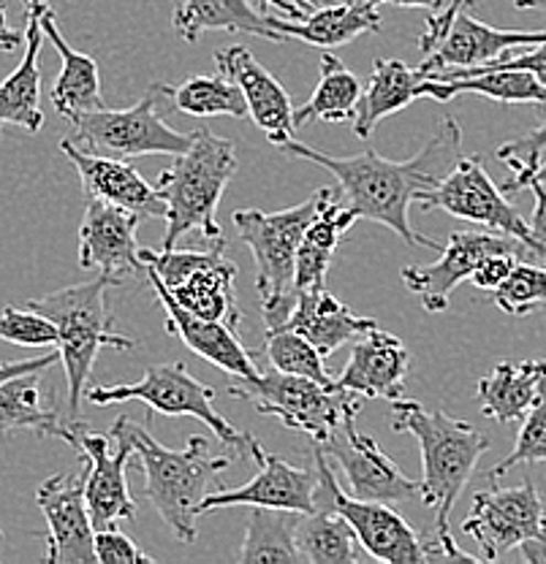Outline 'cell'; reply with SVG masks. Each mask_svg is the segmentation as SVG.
<instances>
[{
	"label": "cell",
	"mask_w": 546,
	"mask_h": 564,
	"mask_svg": "<svg viewBox=\"0 0 546 564\" xmlns=\"http://www.w3.org/2000/svg\"><path fill=\"white\" fill-rule=\"evenodd\" d=\"M416 204L421 212L443 209L451 217L479 223L495 234H508L531 247L538 258H546V245L533 237L531 223L508 202V193L490 180L481 158L462 155L436 191L425 193Z\"/></svg>",
	"instance_id": "obj_11"
},
{
	"label": "cell",
	"mask_w": 546,
	"mask_h": 564,
	"mask_svg": "<svg viewBox=\"0 0 546 564\" xmlns=\"http://www.w3.org/2000/svg\"><path fill=\"white\" fill-rule=\"evenodd\" d=\"M61 361V352H46V356H36V358H20V361H6L0 364V383L14 375H25V372H44L50 369L52 364Z\"/></svg>",
	"instance_id": "obj_47"
},
{
	"label": "cell",
	"mask_w": 546,
	"mask_h": 564,
	"mask_svg": "<svg viewBox=\"0 0 546 564\" xmlns=\"http://www.w3.org/2000/svg\"><path fill=\"white\" fill-rule=\"evenodd\" d=\"M172 109L191 117H245L248 101L234 79H228L223 70L207 76L199 74L191 79L172 85Z\"/></svg>",
	"instance_id": "obj_37"
},
{
	"label": "cell",
	"mask_w": 546,
	"mask_h": 564,
	"mask_svg": "<svg viewBox=\"0 0 546 564\" xmlns=\"http://www.w3.org/2000/svg\"><path fill=\"white\" fill-rule=\"evenodd\" d=\"M334 508L345 516L360 538L367 556L386 564H425L430 562L427 543L416 534V529L392 508L389 502H370L356 499L340 486L332 473Z\"/></svg>",
	"instance_id": "obj_19"
},
{
	"label": "cell",
	"mask_w": 546,
	"mask_h": 564,
	"mask_svg": "<svg viewBox=\"0 0 546 564\" xmlns=\"http://www.w3.org/2000/svg\"><path fill=\"white\" fill-rule=\"evenodd\" d=\"M490 489L473 497L462 532L479 543L481 560L495 562L527 540H546V516L542 494L533 480L501 489L490 480Z\"/></svg>",
	"instance_id": "obj_12"
},
{
	"label": "cell",
	"mask_w": 546,
	"mask_h": 564,
	"mask_svg": "<svg viewBox=\"0 0 546 564\" xmlns=\"http://www.w3.org/2000/svg\"><path fill=\"white\" fill-rule=\"evenodd\" d=\"M109 434L131 445L133 456L144 469L147 499L169 527V532L180 543H196L199 502L207 497L213 486L221 484L218 475L234 462V456L210 454V440L202 434H193L182 451H172L126 415L115 421Z\"/></svg>",
	"instance_id": "obj_3"
},
{
	"label": "cell",
	"mask_w": 546,
	"mask_h": 564,
	"mask_svg": "<svg viewBox=\"0 0 546 564\" xmlns=\"http://www.w3.org/2000/svg\"><path fill=\"white\" fill-rule=\"evenodd\" d=\"M410 367V352L400 337L384 332V328H370L360 339H354L351 358L340 372L338 386L360 393L364 399H405V375Z\"/></svg>",
	"instance_id": "obj_24"
},
{
	"label": "cell",
	"mask_w": 546,
	"mask_h": 564,
	"mask_svg": "<svg viewBox=\"0 0 546 564\" xmlns=\"http://www.w3.org/2000/svg\"><path fill=\"white\" fill-rule=\"evenodd\" d=\"M324 448L340 464L349 484V494L356 499H370V502H389L400 505L421 497V484L403 473L389 456L381 451L367 434L356 432L354 423L340 429L329 443H315Z\"/></svg>",
	"instance_id": "obj_17"
},
{
	"label": "cell",
	"mask_w": 546,
	"mask_h": 564,
	"mask_svg": "<svg viewBox=\"0 0 546 564\" xmlns=\"http://www.w3.org/2000/svg\"><path fill=\"white\" fill-rule=\"evenodd\" d=\"M362 85L356 74L343 66L334 55L321 57V79L315 85L308 104L293 109V126L302 128L304 122H354L362 101Z\"/></svg>",
	"instance_id": "obj_36"
},
{
	"label": "cell",
	"mask_w": 546,
	"mask_h": 564,
	"mask_svg": "<svg viewBox=\"0 0 546 564\" xmlns=\"http://www.w3.org/2000/svg\"><path fill=\"white\" fill-rule=\"evenodd\" d=\"M546 386V361H501L479 380L481 413L497 423L520 421L531 413Z\"/></svg>",
	"instance_id": "obj_30"
},
{
	"label": "cell",
	"mask_w": 546,
	"mask_h": 564,
	"mask_svg": "<svg viewBox=\"0 0 546 564\" xmlns=\"http://www.w3.org/2000/svg\"><path fill=\"white\" fill-rule=\"evenodd\" d=\"M378 3H381V0H378Z\"/></svg>",
	"instance_id": "obj_57"
},
{
	"label": "cell",
	"mask_w": 546,
	"mask_h": 564,
	"mask_svg": "<svg viewBox=\"0 0 546 564\" xmlns=\"http://www.w3.org/2000/svg\"><path fill=\"white\" fill-rule=\"evenodd\" d=\"M25 9H28V17H39L50 9V0H25Z\"/></svg>",
	"instance_id": "obj_54"
},
{
	"label": "cell",
	"mask_w": 546,
	"mask_h": 564,
	"mask_svg": "<svg viewBox=\"0 0 546 564\" xmlns=\"http://www.w3.org/2000/svg\"><path fill=\"white\" fill-rule=\"evenodd\" d=\"M144 269L156 272L167 282L172 296L191 313L210 317V321L228 323L237 328L243 313L234 296V278L237 267L226 258V239L210 242V250H139Z\"/></svg>",
	"instance_id": "obj_10"
},
{
	"label": "cell",
	"mask_w": 546,
	"mask_h": 564,
	"mask_svg": "<svg viewBox=\"0 0 546 564\" xmlns=\"http://www.w3.org/2000/svg\"><path fill=\"white\" fill-rule=\"evenodd\" d=\"M0 540H3V532H0Z\"/></svg>",
	"instance_id": "obj_56"
},
{
	"label": "cell",
	"mask_w": 546,
	"mask_h": 564,
	"mask_svg": "<svg viewBox=\"0 0 546 564\" xmlns=\"http://www.w3.org/2000/svg\"><path fill=\"white\" fill-rule=\"evenodd\" d=\"M261 3H269L272 6V9H278L280 14H286V17H291V20H304V9L302 6L297 3V0H261Z\"/></svg>",
	"instance_id": "obj_51"
},
{
	"label": "cell",
	"mask_w": 546,
	"mask_h": 564,
	"mask_svg": "<svg viewBox=\"0 0 546 564\" xmlns=\"http://www.w3.org/2000/svg\"><path fill=\"white\" fill-rule=\"evenodd\" d=\"M250 456L258 462V475L237 489H218L210 491L199 502L196 513L207 516L223 508H280L297 510V513H313L319 505L321 475L319 467H293L269 451L261 448V443H254Z\"/></svg>",
	"instance_id": "obj_14"
},
{
	"label": "cell",
	"mask_w": 546,
	"mask_h": 564,
	"mask_svg": "<svg viewBox=\"0 0 546 564\" xmlns=\"http://www.w3.org/2000/svg\"><path fill=\"white\" fill-rule=\"evenodd\" d=\"M533 196H536V209L531 217V231L538 242L546 245V185L544 182H533L531 185Z\"/></svg>",
	"instance_id": "obj_48"
},
{
	"label": "cell",
	"mask_w": 546,
	"mask_h": 564,
	"mask_svg": "<svg viewBox=\"0 0 546 564\" xmlns=\"http://www.w3.org/2000/svg\"><path fill=\"white\" fill-rule=\"evenodd\" d=\"M392 426L414 434L421 448V502L436 510V538L427 543L430 562L475 560L454 543L449 521L457 499L473 478L475 464L490 451V437L473 423L451 419L443 410H427L414 399H397Z\"/></svg>",
	"instance_id": "obj_2"
},
{
	"label": "cell",
	"mask_w": 546,
	"mask_h": 564,
	"mask_svg": "<svg viewBox=\"0 0 546 564\" xmlns=\"http://www.w3.org/2000/svg\"><path fill=\"white\" fill-rule=\"evenodd\" d=\"M329 187H321L313 198L280 212L237 209L232 215L239 239L250 247L256 261V288L261 299V315L267 332L283 328L297 304V256L304 228L319 215Z\"/></svg>",
	"instance_id": "obj_6"
},
{
	"label": "cell",
	"mask_w": 546,
	"mask_h": 564,
	"mask_svg": "<svg viewBox=\"0 0 546 564\" xmlns=\"http://www.w3.org/2000/svg\"><path fill=\"white\" fill-rule=\"evenodd\" d=\"M516 263H520V256H514V252H501V256L486 258V261L473 272L471 282L475 288H481V291H497V288L511 278Z\"/></svg>",
	"instance_id": "obj_45"
},
{
	"label": "cell",
	"mask_w": 546,
	"mask_h": 564,
	"mask_svg": "<svg viewBox=\"0 0 546 564\" xmlns=\"http://www.w3.org/2000/svg\"><path fill=\"white\" fill-rule=\"evenodd\" d=\"M381 3H392V6H403V9H430V11H440L449 6V0H381Z\"/></svg>",
	"instance_id": "obj_50"
},
{
	"label": "cell",
	"mask_w": 546,
	"mask_h": 564,
	"mask_svg": "<svg viewBox=\"0 0 546 564\" xmlns=\"http://www.w3.org/2000/svg\"><path fill=\"white\" fill-rule=\"evenodd\" d=\"M147 280H150L152 291H156L158 302H161L163 313H167V332L182 339L188 350L202 356L204 361L215 364L223 372L234 375V378H258L261 375L250 352L234 337V328L228 323L210 321V317H202L182 307L167 288V282L158 278L156 272H150V269H147Z\"/></svg>",
	"instance_id": "obj_21"
},
{
	"label": "cell",
	"mask_w": 546,
	"mask_h": 564,
	"mask_svg": "<svg viewBox=\"0 0 546 564\" xmlns=\"http://www.w3.org/2000/svg\"><path fill=\"white\" fill-rule=\"evenodd\" d=\"M286 155L302 158L326 169L338 180L349 207L364 220H373L395 231L403 242L438 250L440 245L410 226V204L436 191L446 174L462 158V128L454 117H443L432 139L408 161H386L375 150L351 158H334L304 141H286Z\"/></svg>",
	"instance_id": "obj_1"
},
{
	"label": "cell",
	"mask_w": 546,
	"mask_h": 564,
	"mask_svg": "<svg viewBox=\"0 0 546 564\" xmlns=\"http://www.w3.org/2000/svg\"><path fill=\"white\" fill-rule=\"evenodd\" d=\"M378 323L373 317H362L351 313L340 299H334L326 288L319 291H304L297 296L289 321L283 323V328L302 334L304 339L315 345L324 356H332L343 345L354 343L362 334H367L370 328H375ZM278 332V328H275Z\"/></svg>",
	"instance_id": "obj_26"
},
{
	"label": "cell",
	"mask_w": 546,
	"mask_h": 564,
	"mask_svg": "<svg viewBox=\"0 0 546 564\" xmlns=\"http://www.w3.org/2000/svg\"><path fill=\"white\" fill-rule=\"evenodd\" d=\"M473 68H522L536 74L546 85V44L531 46V50L522 52V55H503L497 57V61L486 63V66H473Z\"/></svg>",
	"instance_id": "obj_46"
},
{
	"label": "cell",
	"mask_w": 546,
	"mask_h": 564,
	"mask_svg": "<svg viewBox=\"0 0 546 564\" xmlns=\"http://www.w3.org/2000/svg\"><path fill=\"white\" fill-rule=\"evenodd\" d=\"M87 402L96 404V408H107V404L117 402H144L152 413L199 419L223 445L234 451H248L250 454L256 443L254 434L239 432L237 426L223 419L215 408V388L193 378L182 361L152 364L139 383L87 388Z\"/></svg>",
	"instance_id": "obj_9"
},
{
	"label": "cell",
	"mask_w": 546,
	"mask_h": 564,
	"mask_svg": "<svg viewBox=\"0 0 546 564\" xmlns=\"http://www.w3.org/2000/svg\"><path fill=\"white\" fill-rule=\"evenodd\" d=\"M302 516L304 513H297V510L280 508L250 510L237 560L245 564L304 562L302 551H299V524H302Z\"/></svg>",
	"instance_id": "obj_35"
},
{
	"label": "cell",
	"mask_w": 546,
	"mask_h": 564,
	"mask_svg": "<svg viewBox=\"0 0 546 564\" xmlns=\"http://www.w3.org/2000/svg\"><path fill=\"white\" fill-rule=\"evenodd\" d=\"M356 220H360V215L351 207H343V204L338 202V196H334V191H329L319 215H315L313 220H310V226L304 228L302 245H299L297 282H293L297 293L326 288L329 263H332L334 250H338L343 234L349 231Z\"/></svg>",
	"instance_id": "obj_32"
},
{
	"label": "cell",
	"mask_w": 546,
	"mask_h": 564,
	"mask_svg": "<svg viewBox=\"0 0 546 564\" xmlns=\"http://www.w3.org/2000/svg\"><path fill=\"white\" fill-rule=\"evenodd\" d=\"M514 9H520V11H546V0H514Z\"/></svg>",
	"instance_id": "obj_53"
},
{
	"label": "cell",
	"mask_w": 546,
	"mask_h": 564,
	"mask_svg": "<svg viewBox=\"0 0 546 564\" xmlns=\"http://www.w3.org/2000/svg\"><path fill=\"white\" fill-rule=\"evenodd\" d=\"M546 44V31H501L486 22L475 20L465 9L454 17L449 33L440 41L436 52L425 57L419 66V74L425 79L443 74L451 68H473L486 66L506 55L508 50H531V46Z\"/></svg>",
	"instance_id": "obj_22"
},
{
	"label": "cell",
	"mask_w": 546,
	"mask_h": 564,
	"mask_svg": "<svg viewBox=\"0 0 546 564\" xmlns=\"http://www.w3.org/2000/svg\"><path fill=\"white\" fill-rule=\"evenodd\" d=\"M228 397L250 402L261 415H272L293 432L310 434L315 443H329L343 426L356 421L364 397L340 386H324L299 375L269 372L258 378H237L226 388Z\"/></svg>",
	"instance_id": "obj_7"
},
{
	"label": "cell",
	"mask_w": 546,
	"mask_h": 564,
	"mask_svg": "<svg viewBox=\"0 0 546 564\" xmlns=\"http://www.w3.org/2000/svg\"><path fill=\"white\" fill-rule=\"evenodd\" d=\"M378 0H345V3L326 6V9L313 11L304 20L291 22V17H269V25L283 39L304 41V44L321 46V50H334L345 46L364 33H381V9Z\"/></svg>",
	"instance_id": "obj_27"
},
{
	"label": "cell",
	"mask_w": 546,
	"mask_h": 564,
	"mask_svg": "<svg viewBox=\"0 0 546 564\" xmlns=\"http://www.w3.org/2000/svg\"><path fill=\"white\" fill-rule=\"evenodd\" d=\"M484 96L497 104H533L546 111V85L522 68H451L425 79V98L449 104L451 98Z\"/></svg>",
	"instance_id": "obj_25"
},
{
	"label": "cell",
	"mask_w": 546,
	"mask_h": 564,
	"mask_svg": "<svg viewBox=\"0 0 546 564\" xmlns=\"http://www.w3.org/2000/svg\"><path fill=\"white\" fill-rule=\"evenodd\" d=\"M0 339L22 348H57L61 332L46 315L33 307H6L0 313Z\"/></svg>",
	"instance_id": "obj_41"
},
{
	"label": "cell",
	"mask_w": 546,
	"mask_h": 564,
	"mask_svg": "<svg viewBox=\"0 0 546 564\" xmlns=\"http://www.w3.org/2000/svg\"><path fill=\"white\" fill-rule=\"evenodd\" d=\"M492 302L508 315H527L546 304V269L520 261L511 278L497 291H492Z\"/></svg>",
	"instance_id": "obj_39"
},
{
	"label": "cell",
	"mask_w": 546,
	"mask_h": 564,
	"mask_svg": "<svg viewBox=\"0 0 546 564\" xmlns=\"http://www.w3.org/2000/svg\"><path fill=\"white\" fill-rule=\"evenodd\" d=\"M546 150V120L525 137H516L497 147V161L511 172V180L503 185V193L525 191L531 185V176L542 163V152Z\"/></svg>",
	"instance_id": "obj_40"
},
{
	"label": "cell",
	"mask_w": 546,
	"mask_h": 564,
	"mask_svg": "<svg viewBox=\"0 0 546 564\" xmlns=\"http://www.w3.org/2000/svg\"><path fill=\"white\" fill-rule=\"evenodd\" d=\"M57 437L76 448V421L63 423L57 410L44 402L41 372L14 375L0 383V440H9L14 432Z\"/></svg>",
	"instance_id": "obj_29"
},
{
	"label": "cell",
	"mask_w": 546,
	"mask_h": 564,
	"mask_svg": "<svg viewBox=\"0 0 546 564\" xmlns=\"http://www.w3.org/2000/svg\"><path fill=\"white\" fill-rule=\"evenodd\" d=\"M96 556L98 564H152V556L139 551V545L117 527L96 532Z\"/></svg>",
	"instance_id": "obj_43"
},
{
	"label": "cell",
	"mask_w": 546,
	"mask_h": 564,
	"mask_svg": "<svg viewBox=\"0 0 546 564\" xmlns=\"http://www.w3.org/2000/svg\"><path fill=\"white\" fill-rule=\"evenodd\" d=\"M267 358L278 372L319 380L324 386H338V380L326 372L324 352L315 348L310 339H304L302 334L291 332V328L267 332Z\"/></svg>",
	"instance_id": "obj_38"
},
{
	"label": "cell",
	"mask_w": 546,
	"mask_h": 564,
	"mask_svg": "<svg viewBox=\"0 0 546 564\" xmlns=\"http://www.w3.org/2000/svg\"><path fill=\"white\" fill-rule=\"evenodd\" d=\"M218 70L234 79L248 101V115L267 133L269 144L280 147L293 139V104L286 87L256 61L248 46H226L215 52Z\"/></svg>",
	"instance_id": "obj_23"
},
{
	"label": "cell",
	"mask_w": 546,
	"mask_h": 564,
	"mask_svg": "<svg viewBox=\"0 0 546 564\" xmlns=\"http://www.w3.org/2000/svg\"><path fill=\"white\" fill-rule=\"evenodd\" d=\"M533 182H544V185H546V161L538 163V169L531 176V185H533ZM531 185H527V187H531Z\"/></svg>",
	"instance_id": "obj_55"
},
{
	"label": "cell",
	"mask_w": 546,
	"mask_h": 564,
	"mask_svg": "<svg viewBox=\"0 0 546 564\" xmlns=\"http://www.w3.org/2000/svg\"><path fill=\"white\" fill-rule=\"evenodd\" d=\"M20 44H22V35L11 31L9 22H6V9L3 3H0V52H14Z\"/></svg>",
	"instance_id": "obj_49"
},
{
	"label": "cell",
	"mask_w": 546,
	"mask_h": 564,
	"mask_svg": "<svg viewBox=\"0 0 546 564\" xmlns=\"http://www.w3.org/2000/svg\"><path fill=\"white\" fill-rule=\"evenodd\" d=\"M41 28H44L46 41L57 50L63 66L57 74L55 85H52V104H55L57 115L66 117L68 122L76 120L79 115L87 111L104 109V96H101V76H98V63L93 61L85 52H76L66 39H63L61 28H57L55 14L52 9H46L44 14H39Z\"/></svg>",
	"instance_id": "obj_28"
},
{
	"label": "cell",
	"mask_w": 546,
	"mask_h": 564,
	"mask_svg": "<svg viewBox=\"0 0 546 564\" xmlns=\"http://www.w3.org/2000/svg\"><path fill=\"white\" fill-rule=\"evenodd\" d=\"M44 39L46 35L39 17H28L25 57H22L20 66L0 82V131H3L6 126H17L25 133H39L41 126H44L39 66Z\"/></svg>",
	"instance_id": "obj_31"
},
{
	"label": "cell",
	"mask_w": 546,
	"mask_h": 564,
	"mask_svg": "<svg viewBox=\"0 0 546 564\" xmlns=\"http://www.w3.org/2000/svg\"><path fill=\"white\" fill-rule=\"evenodd\" d=\"M514 252V256H536L525 242L516 237L495 231H454L440 250L438 261L427 267H405L400 278L410 293L421 299L427 313H446L449 310L451 291L460 282L471 280L475 269L492 256Z\"/></svg>",
	"instance_id": "obj_13"
},
{
	"label": "cell",
	"mask_w": 546,
	"mask_h": 564,
	"mask_svg": "<svg viewBox=\"0 0 546 564\" xmlns=\"http://www.w3.org/2000/svg\"><path fill=\"white\" fill-rule=\"evenodd\" d=\"M234 172H237L234 141L215 137L210 128L193 131L191 150L174 158V166L163 169L156 182L169 207L161 247L172 250L188 231H199L207 242H221L218 204Z\"/></svg>",
	"instance_id": "obj_4"
},
{
	"label": "cell",
	"mask_w": 546,
	"mask_h": 564,
	"mask_svg": "<svg viewBox=\"0 0 546 564\" xmlns=\"http://www.w3.org/2000/svg\"><path fill=\"white\" fill-rule=\"evenodd\" d=\"M172 85H150L131 109H98L72 120L79 147L87 152L109 158H144V155H182L191 150L193 133L174 131L163 111L172 106Z\"/></svg>",
	"instance_id": "obj_8"
},
{
	"label": "cell",
	"mask_w": 546,
	"mask_h": 564,
	"mask_svg": "<svg viewBox=\"0 0 546 564\" xmlns=\"http://www.w3.org/2000/svg\"><path fill=\"white\" fill-rule=\"evenodd\" d=\"M416 98H425V76L419 74V68L414 70L403 61H384L381 57L373 63L370 85L362 93L354 133L360 139H370L381 120L403 111Z\"/></svg>",
	"instance_id": "obj_34"
},
{
	"label": "cell",
	"mask_w": 546,
	"mask_h": 564,
	"mask_svg": "<svg viewBox=\"0 0 546 564\" xmlns=\"http://www.w3.org/2000/svg\"><path fill=\"white\" fill-rule=\"evenodd\" d=\"M61 152L79 172L82 191H85L87 202L98 198V202L117 204V207L131 209L142 217H161V220H167L169 207L161 198V193H158V187L147 185L144 176L128 161L87 152L85 147H79L72 139L61 141Z\"/></svg>",
	"instance_id": "obj_20"
},
{
	"label": "cell",
	"mask_w": 546,
	"mask_h": 564,
	"mask_svg": "<svg viewBox=\"0 0 546 564\" xmlns=\"http://www.w3.org/2000/svg\"><path fill=\"white\" fill-rule=\"evenodd\" d=\"M39 510L46 527V562L50 564H98L96 527L85 497V473L52 475L36 489Z\"/></svg>",
	"instance_id": "obj_16"
},
{
	"label": "cell",
	"mask_w": 546,
	"mask_h": 564,
	"mask_svg": "<svg viewBox=\"0 0 546 564\" xmlns=\"http://www.w3.org/2000/svg\"><path fill=\"white\" fill-rule=\"evenodd\" d=\"M111 285L115 282L98 274L90 282H76V285L61 288L50 296L28 302V307L50 317L57 332H61L57 352H61L63 369H66L68 415H72V421H82L87 380H90L93 364H96L101 348H137L131 337L115 332V313H111L107 302V291Z\"/></svg>",
	"instance_id": "obj_5"
},
{
	"label": "cell",
	"mask_w": 546,
	"mask_h": 564,
	"mask_svg": "<svg viewBox=\"0 0 546 564\" xmlns=\"http://www.w3.org/2000/svg\"><path fill=\"white\" fill-rule=\"evenodd\" d=\"M302 9L308 11H319V9H326V6H338V3H345V0H297Z\"/></svg>",
	"instance_id": "obj_52"
},
{
	"label": "cell",
	"mask_w": 546,
	"mask_h": 564,
	"mask_svg": "<svg viewBox=\"0 0 546 564\" xmlns=\"http://www.w3.org/2000/svg\"><path fill=\"white\" fill-rule=\"evenodd\" d=\"M465 6H473V0H449V6H446V9L432 11V14L427 17V28L419 39V50L425 52V55H430V52L438 50L440 41L446 39V33H449L454 17L460 14Z\"/></svg>",
	"instance_id": "obj_44"
},
{
	"label": "cell",
	"mask_w": 546,
	"mask_h": 564,
	"mask_svg": "<svg viewBox=\"0 0 546 564\" xmlns=\"http://www.w3.org/2000/svg\"><path fill=\"white\" fill-rule=\"evenodd\" d=\"M76 451L85 462V497L96 532L133 521L137 502L126 478L131 445L115 434H96L85 421H76Z\"/></svg>",
	"instance_id": "obj_15"
},
{
	"label": "cell",
	"mask_w": 546,
	"mask_h": 564,
	"mask_svg": "<svg viewBox=\"0 0 546 564\" xmlns=\"http://www.w3.org/2000/svg\"><path fill=\"white\" fill-rule=\"evenodd\" d=\"M174 31L185 44L207 31L248 33L267 41H286L269 25V17L254 9L250 0H182L174 9Z\"/></svg>",
	"instance_id": "obj_33"
},
{
	"label": "cell",
	"mask_w": 546,
	"mask_h": 564,
	"mask_svg": "<svg viewBox=\"0 0 546 564\" xmlns=\"http://www.w3.org/2000/svg\"><path fill=\"white\" fill-rule=\"evenodd\" d=\"M139 220L137 212L90 198L79 226V267L122 285L144 267L137 250Z\"/></svg>",
	"instance_id": "obj_18"
},
{
	"label": "cell",
	"mask_w": 546,
	"mask_h": 564,
	"mask_svg": "<svg viewBox=\"0 0 546 564\" xmlns=\"http://www.w3.org/2000/svg\"><path fill=\"white\" fill-rule=\"evenodd\" d=\"M538 462H546V386L542 397H538V402L531 408V413L525 415V426H522V432L516 434L514 451H511L503 462H497L495 467L490 469L486 478L497 480L503 473H508L511 467H516V464H538Z\"/></svg>",
	"instance_id": "obj_42"
}]
</instances>
